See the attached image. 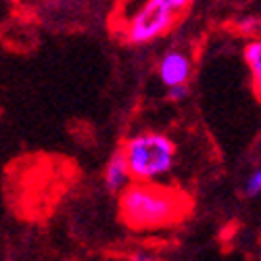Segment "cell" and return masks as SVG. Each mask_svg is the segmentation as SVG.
<instances>
[{
  "label": "cell",
  "mask_w": 261,
  "mask_h": 261,
  "mask_svg": "<svg viewBox=\"0 0 261 261\" xmlns=\"http://www.w3.org/2000/svg\"><path fill=\"white\" fill-rule=\"evenodd\" d=\"M247 194L249 197H255V194H261V167L253 173V176L247 180Z\"/></svg>",
  "instance_id": "ba28073f"
},
{
  "label": "cell",
  "mask_w": 261,
  "mask_h": 261,
  "mask_svg": "<svg viewBox=\"0 0 261 261\" xmlns=\"http://www.w3.org/2000/svg\"><path fill=\"white\" fill-rule=\"evenodd\" d=\"M169 96H171L173 100L186 98V96H188V86H178V88H171V90H169Z\"/></svg>",
  "instance_id": "9c48e42d"
},
{
  "label": "cell",
  "mask_w": 261,
  "mask_h": 261,
  "mask_svg": "<svg viewBox=\"0 0 261 261\" xmlns=\"http://www.w3.org/2000/svg\"><path fill=\"white\" fill-rule=\"evenodd\" d=\"M192 73V61L188 55L180 50H169L159 61V77L167 88H178V86H188Z\"/></svg>",
  "instance_id": "277c9868"
},
{
  "label": "cell",
  "mask_w": 261,
  "mask_h": 261,
  "mask_svg": "<svg viewBox=\"0 0 261 261\" xmlns=\"http://www.w3.org/2000/svg\"><path fill=\"white\" fill-rule=\"evenodd\" d=\"M190 9V0H146L125 23V40L146 44L165 36Z\"/></svg>",
  "instance_id": "3957f363"
},
{
  "label": "cell",
  "mask_w": 261,
  "mask_h": 261,
  "mask_svg": "<svg viewBox=\"0 0 261 261\" xmlns=\"http://www.w3.org/2000/svg\"><path fill=\"white\" fill-rule=\"evenodd\" d=\"M105 184H107V188L111 192H121L123 188H127L129 184H132V178H129V171H127V165H125L121 148L115 150V153L111 155V159L107 161Z\"/></svg>",
  "instance_id": "5b68a950"
},
{
  "label": "cell",
  "mask_w": 261,
  "mask_h": 261,
  "mask_svg": "<svg viewBox=\"0 0 261 261\" xmlns=\"http://www.w3.org/2000/svg\"><path fill=\"white\" fill-rule=\"evenodd\" d=\"M132 182H155L171 171L178 146L159 132H142L132 136L121 148Z\"/></svg>",
  "instance_id": "7a4b0ae2"
},
{
  "label": "cell",
  "mask_w": 261,
  "mask_h": 261,
  "mask_svg": "<svg viewBox=\"0 0 261 261\" xmlns=\"http://www.w3.org/2000/svg\"><path fill=\"white\" fill-rule=\"evenodd\" d=\"M245 63H247L249 73H251V84H253L255 96L261 102V40L259 38L251 40L247 44V48H245Z\"/></svg>",
  "instance_id": "8992f818"
},
{
  "label": "cell",
  "mask_w": 261,
  "mask_h": 261,
  "mask_svg": "<svg viewBox=\"0 0 261 261\" xmlns=\"http://www.w3.org/2000/svg\"><path fill=\"white\" fill-rule=\"evenodd\" d=\"M238 32L247 34V36H257L261 32V21L255 17H245L241 23H238Z\"/></svg>",
  "instance_id": "52a82bcc"
},
{
  "label": "cell",
  "mask_w": 261,
  "mask_h": 261,
  "mask_svg": "<svg viewBox=\"0 0 261 261\" xmlns=\"http://www.w3.org/2000/svg\"><path fill=\"white\" fill-rule=\"evenodd\" d=\"M188 199L176 188L155 182H132L119 192V215L134 230H155L182 220Z\"/></svg>",
  "instance_id": "6da1fadb"
},
{
  "label": "cell",
  "mask_w": 261,
  "mask_h": 261,
  "mask_svg": "<svg viewBox=\"0 0 261 261\" xmlns=\"http://www.w3.org/2000/svg\"><path fill=\"white\" fill-rule=\"evenodd\" d=\"M129 261H159V259L153 257L150 253H146V251H138V253H134L132 257H129Z\"/></svg>",
  "instance_id": "30bf717a"
}]
</instances>
